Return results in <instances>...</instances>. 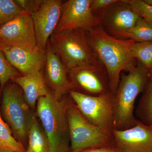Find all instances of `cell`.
Segmentation results:
<instances>
[{"instance_id": "1", "label": "cell", "mask_w": 152, "mask_h": 152, "mask_svg": "<svg viewBox=\"0 0 152 152\" xmlns=\"http://www.w3.org/2000/svg\"><path fill=\"white\" fill-rule=\"evenodd\" d=\"M88 43L98 56L107 73L111 91L115 95L122 71L129 72L137 64L132 47L135 42L110 35L102 24L86 31Z\"/></svg>"}, {"instance_id": "2", "label": "cell", "mask_w": 152, "mask_h": 152, "mask_svg": "<svg viewBox=\"0 0 152 152\" xmlns=\"http://www.w3.org/2000/svg\"><path fill=\"white\" fill-rule=\"evenodd\" d=\"M150 70L137 61L127 75L123 74L114 98V129L122 131L136 125L135 102L149 82Z\"/></svg>"}, {"instance_id": "3", "label": "cell", "mask_w": 152, "mask_h": 152, "mask_svg": "<svg viewBox=\"0 0 152 152\" xmlns=\"http://www.w3.org/2000/svg\"><path fill=\"white\" fill-rule=\"evenodd\" d=\"M72 101L58 99L50 91L41 97L37 104V114L48 139L51 152H68L70 142L67 111Z\"/></svg>"}, {"instance_id": "4", "label": "cell", "mask_w": 152, "mask_h": 152, "mask_svg": "<svg viewBox=\"0 0 152 152\" xmlns=\"http://www.w3.org/2000/svg\"><path fill=\"white\" fill-rule=\"evenodd\" d=\"M49 42L68 71L80 68H105L90 48L85 30L78 28L54 32Z\"/></svg>"}, {"instance_id": "5", "label": "cell", "mask_w": 152, "mask_h": 152, "mask_svg": "<svg viewBox=\"0 0 152 152\" xmlns=\"http://www.w3.org/2000/svg\"><path fill=\"white\" fill-rule=\"evenodd\" d=\"M71 152L112 147V132L90 123L81 113L72 100L67 111Z\"/></svg>"}, {"instance_id": "6", "label": "cell", "mask_w": 152, "mask_h": 152, "mask_svg": "<svg viewBox=\"0 0 152 152\" xmlns=\"http://www.w3.org/2000/svg\"><path fill=\"white\" fill-rule=\"evenodd\" d=\"M1 92V109L5 121L14 138L23 145L28 140V118L31 111L24 99L23 91L13 82L8 83Z\"/></svg>"}, {"instance_id": "7", "label": "cell", "mask_w": 152, "mask_h": 152, "mask_svg": "<svg viewBox=\"0 0 152 152\" xmlns=\"http://www.w3.org/2000/svg\"><path fill=\"white\" fill-rule=\"evenodd\" d=\"M70 97L83 116L90 123L109 132L114 129V94L97 96L84 94L71 90Z\"/></svg>"}, {"instance_id": "8", "label": "cell", "mask_w": 152, "mask_h": 152, "mask_svg": "<svg viewBox=\"0 0 152 152\" xmlns=\"http://www.w3.org/2000/svg\"><path fill=\"white\" fill-rule=\"evenodd\" d=\"M91 2V0L64 2L59 21L54 32L78 28L86 31L102 24V18L92 10Z\"/></svg>"}, {"instance_id": "9", "label": "cell", "mask_w": 152, "mask_h": 152, "mask_svg": "<svg viewBox=\"0 0 152 152\" xmlns=\"http://www.w3.org/2000/svg\"><path fill=\"white\" fill-rule=\"evenodd\" d=\"M36 46L34 23L29 14L19 15L0 26V48Z\"/></svg>"}, {"instance_id": "10", "label": "cell", "mask_w": 152, "mask_h": 152, "mask_svg": "<svg viewBox=\"0 0 152 152\" xmlns=\"http://www.w3.org/2000/svg\"><path fill=\"white\" fill-rule=\"evenodd\" d=\"M68 76L72 90L84 94L97 96L111 92L105 68H77L68 71Z\"/></svg>"}, {"instance_id": "11", "label": "cell", "mask_w": 152, "mask_h": 152, "mask_svg": "<svg viewBox=\"0 0 152 152\" xmlns=\"http://www.w3.org/2000/svg\"><path fill=\"white\" fill-rule=\"evenodd\" d=\"M63 3L61 0H44L40 8L31 15L37 47L44 53H45L49 39L59 21Z\"/></svg>"}, {"instance_id": "12", "label": "cell", "mask_w": 152, "mask_h": 152, "mask_svg": "<svg viewBox=\"0 0 152 152\" xmlns=\"http://www.w3.org/2000/svg\"><path fill=\"white\" fill-rule=\"evenodd\" d=\"M112 147L117 152H152V126L137 119L136 125L122 131H112Z\"/></svg>"}, {"instance_id": "13", "label": "cell", "mask_w": 152, "mask_h": 152, "mask_svg": "<svg viewBox=\"0 0 152 152\" xmlns=\"http://www.w3.org/2000/svg\"><path fill=\"white\" fill-rule=\"evenodd\" d=\"M43 75L48 88L58 99L72 90L68 71L59 57L53 51L49 41L45 51Z\"/></svg>"}, {"instance_id": "14", "label": "cell", "mask_w": 152, "mask_h": 152, "mask_svg": "<svg viewBox=\"0 0 152 152\" xmlns=\"http://www.w3.org/2000/svg\"><path fill=\"white\" fill-rule=\"evenodd\" d=\"M11 66L22 75H27L43 70L45 53L34 48L11 47L0 48Z\"/></svg>"}, {"instance_id": "15", "label": "cell", "mask_w": 152, "mask_h": 152, "mask_svg": "<svg viewBox=\"0 0 152 152\" xmlns=\"http://www.w3.org/2000/svg\"><path fill=\"white\" fill-rule=\"evenodd\" d=\"M140 17L124 0H120L103 15L102 25L110 35L121 39L135 25Z\"/></svg>"}, {"instance_id": "16", "label": "cell", "mask_w": 152, "mask_h": 152, "mask_svg": "<svg viewBox=\"0 0 152 152\" xmlns=\"http://www.w3.org/2000/svg\"><path fill=\"white\" fill-rule=\"evenodd\" d=\"M13 82L21 88L25 102L29 108H35L38 99L50 91L43 70L27 75L18 76Z\"/></svg>"}, {"instance_id": "17", "label": "cell", "mask_w": 152, "mask_h": 152, "mask_svg": "<svg viewBox=\"0 0 152 152\" xmlns=\"http://www.w3.org/2000/svg\"><path fill=\"white\" fill-rule=\"evenodd\" d=\"M27 134L26 152H51L46 134L35 115L31 112L28 118Z\"/></svg>"}, {"instance_id": "18", "label": "cell", "mask_w": 152, "mask_h": 152, "mask_svg": "<svg viewBox=\"0 0 152 152\" xmlns=\"http://www.w3.org/2000/svg\"><path fill=\"white\" fill-rule=\"evenodd\" d=\"M135 113L141 122L152 126V83L150 81L142 93Z\"/></svg>"}, {"instance_id": "19", "label": "cell", "mask_w": 152, "mask_h": 152, "mask_svg": "<svg viewBox=\"0 0 152 152\" xmlns=\"http://www.w3.org/2000/svg\"><path fill=\"white\" fill-rule=\"evenodd\" d=\"M121 39L132 40L135 42H152V25L140 17L135 25Z\"/></svg>"}, {"instance_id": "20", "label": "cell", "mask_w": 152, "mask_h": 152, "mask_svg": "<svg viewBox=\"0 0 152 152\" xmlns=\"http://www.w3.org/2000/svg\"><path fill=\"white\" fill-rule=\"evenodd\" d=\"M0 148L17 151L26 152L23 144L14 138L10 128L2 119L0 113Z\"/></svg>"}, {"instance_id": "21", "label": "cell", "mask_w": 152, "mask_h": 152, "mask_svg": "<svg viewBox=\"0 0 152 152\" xmlns=\"http://www.w3.org/2000/svg\"><path fill=\"white\" fill-rule=\"evenodd\" d=\"M132 50L134 58L150 71L152 68V42H135Z\"/></svg>"}, {"instance_id": "22", "label": "cell", "mask_w": 152, "mask_h": 152, "mask_svg": "<svg viewBox=\"0 0 152 152\" xmlns=\"http://www.w3.org/2000/svg\"><path fill=\"white\" fill-rule=\"evenodd\" d=\"M23 11L14 0H0V26L21 14Z\"/></svg>"}, {"instance_id": "23", "label": "cell", "mask_w": 152, "mask_h": 152, "mask_svg": "<svg viewBox=\"0 0 152 152\" xmlns=\"http://www.w3.org/2000/svg\"><path fill=\"white\" fill-rule=\"evenodd\" d=\"M20 75H21L18 71L8 62L0 49V92H1L4 86L10 80L13 81L16 77Z\"/></svg>"}, {"instance_id": "24", "label": "cell", "mask_w": 152, "mask_h": 152, "mask_svg": "<svg viewBox=\"0 0 152 152\" xmlns=\"http://www.w3.org/2000/svg\"><path fill=\"white\" fill-rule=\"evenodd\" d=\"M139 15L152 25V6L148 4L143 0H124Z\"/></svg>"}, {"instance_id": "25", "label": "cell", "mask_w": 152, "mask_h": 152, "mask_svg": "<svg viewBox=\"0 0 152 152\" xmlns=\"http://www.w3.org/2000/svg\"><path fill=\"white\" fill-rule=\"evenodd\" d=\"M120 0H91V7L94 13L101 16L106 11L119 2Z\"/></svg>"}, {"instance_id": "26", "label": "cell", "mask_w": 152, "mask_h": 152, "mask_svg": "<svg viewBox=\"0 0 152 152\" xmlns=\"http://www.w3.org/2000/svg\"><path fill=\"white\" fill-rule=\"evenodd\" d=\"M15 2L24 11L31 15L37 12L42 4L44 0H14Z\"/></svg>"}, {"instance_id": "27", "label": "cell", "mask_w": 152, "mask_h": 152, "mask_svg": "<svg viewBox=\"0 0 152 152\" xmlns=\"http://www.w3.org/2000/svg\"><path fill=\"white\" fill-rule=\"evenodd\" d=\"M81 152H117L112 147H103L85 150Z\"/></svg>"}, {"instance_id": "28", "label": "cell", "mask_w": 152, "mask_h": 152, "mask_svg": "<svg viewBox=\"0 0 152 152\" xmlns=\"http://www.w3.org/2000/svg\"><path fill=\"white\" fill-rule=\"evenodd\" d=\"M0 152H26V151H13V150L8 149L1 148H0Z\"/></svg>"}, {"instance_id": "29", "label": "cell", "mask_w": 152, "mask_h": 152, "mask_svg": "<svg viewBox=\"0 0 152 152\" xmlns=\"http://www.w3.org/2000/svg\"><path fill=\"white\" fill-rule=\"evenodd\" d=\"M143 1L148 4L152 6V0H143Z\"/></svg>"}, {"instance_id": "30", "label": "cell", "mask_w": 152, "mask_h": 152, "mask_svg": "<svg viewBox=\"0 0 152 152\" xmlns=\"http://www.w3.org/2000/svg\"><path fill=\"white\" fill-rule=\"evenodd\" d=\"M149 81L152 83V68L150 71Z\"/></svg>"}, {"instance_id": "31", "label": "cell", "mask_w": 152, "mask_h": 152, "mask_svg": "<svg viewBox=\"0 0 152 152\" xmlns=\"http://www.w3.org/2000/svg\"><path fill=\"white\" fill-rule=\"evenodd\" d=\"M0 90H1V86H0Z\"/></svg>"}, {"instance_id": "32", "label": "cell", "mask_w": 152, "mask_h": 152, "mask_svg": "<svg viewBox=\"0 0 152 152\" xmlns=\"http://www.w3.org/2000/svg\"></svg>"}]
</instances>
